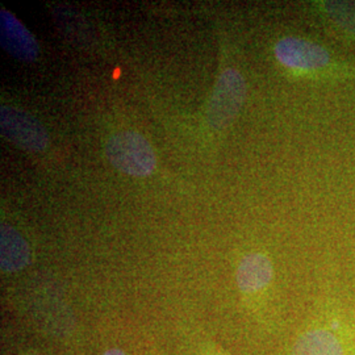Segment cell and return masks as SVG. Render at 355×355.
<instances>
[{
    "label": "cell",
    "mask_w": 355,
    "mask_h": 355,
    "mask_svg": "<svg viewBox=\"0 0 355 355\" xmlns=\"http://www.w3.org/2000/svg\"><path fill=\"white\" fill-rule=\"evenodd\" d=\"M105 155L117 170L132 177H148L157 165L150 144L130 130L116 133L107 141Z\"/></svg>",
    "instance_id": "cell-1"
},
{
    "label": "cell",
    "mask_w": 355,
    "mask_h": 355,
    "mask_svg": "<svg viewBox=\"0 0 355 355\" xmlns=\"http://www.w3.org/2000/svg\"><path fill=\"white\" fill-rule=\"evenodd\" d=\"M246 96L245 79L240 71L227 69L216 83L208 103V121L216 129L228 127L240 112Z\"/></svg>",
    "instance_id": "cell-2"
},
{
    "label": "cell",
    "mask_w": 355,
    "mask_h": 355,
    "mask_svg": "<svg viewBox=\"0 0 355 355\" xmlns=\"http://www.w3.org/2000/svg\"><path fill=\"white\" fill-rule=\"evenodd\" d=\"M0 129L7 140L24 150L40 152L49 144V135L37 119L15 107L1 105Z\"/></svg>",
    "instance_id": "cell-3"
},
{
    "label": "cell",
    "mask_w": 355,
    "mask_h": 355,
    "mask_svg": "<svg viewBox=\"0 0 355 355\" xmlns=\"http://www.w3.org/2000/svg\"><path fill=\"white\" fill-rule=\"evenodd\" d=\"M275 55L280 64L304 70H320L330 64L329 51L304 38H282L275 45Z\"/></svg>",
    "instance_id": "cell-4"
},
{
    "label": "cell",
    "mask_w": 355,
    "mask_h": 355,
    "mask_svg": "<svg viewBox=\"0 0 355 355\" xmlns=\"http://www.w3.org/2000/svg\"><path fill=\"white\" fill-rule=\"evenodd\" d=\"M0 42L12 57L21 61H33L40 54L37 40L6 8L0 10Z\"/></svg>",
    "instance_id": "cell-5"
},
{
    "label": "cell",
    "mask_w": 355,
    "mask_h": 355,
    "mask_svg": "<svg viewBox=\"0 0 355 355\" xmlns=\"http://www.w3.org/2000/svg\"><path fill=\"white\" fill-rule=\"evenodd\" d=\"M272 279V265L265 254L250 253L242 258L237 268V284L242 292L262 291Z\"/></svg>",
    "instance_id": "cell-6"
},
{
    "label": "cell",
    "mask_w": 355,
    "mask_h": 355,
    "mask_svg": "<svg viewBox=\"0 0 355 355\" xmlns=\"http://www.w3.org/2000/svg\"><path fill=\"white\" fill-rule=\"evenodd\" d=\"M31 250L21 234L8 224L0 228V265L3 271H17L29 263Z\"/></svg>",
    "instance_id": "cell-7"
},
{
    "label": "cell",
    "mask_w": 355,
    "mask_h": 355,
    "mask_svg": "<svg viewBox=\"0 0 355 355\" xmlns=\"http://www.w3.org/2000/svg\"><path fill=\"white\" fill-rule=\"evenodd\" d=\"M343 343L334 333L325 329L309 330L293 346L292 355H343Z\"/></svg>",
    "instance_id": "cell-8"
},
{
    "label": "cell",
    "mask_w": 355,
    "mask_h": 355,
    "mask_svg": "<svg viewBox=\"0 0 355 355\" xmlns=\"http://www.w3.org/2000/svg\"><path fill=\"white\" fill-rule=\"evenodd\" d=\"M327 10L338 26L355 35V4L333 1L327 3Z\"/></svg>",
    "instance_id": "cell-9"
},
{
    "label": "cell",
    "mask_w": 355,
    "mask_h": 355,
    "mask_svg": "<svg viewBox=\"0 0 355 355\" xmlns=\"http://www.w3.org/2000/svg\"><path fill=\"white\" fill-rule=\"evenodd\" d=\"M103 355H125L124 352L119 350V349H111V350H107Z\"/></svg>",
    "instance_id": "cell-10"
}]
</instances>
